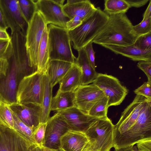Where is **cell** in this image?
I'll return each mask as SVG.
<instances>
[{"label": "cell", "mask_w": 151, "mask_h": 151, "mask_svg": "<svg viewBox=\"0 0 151 151\" xmlns=\"http://www.w3.org/2000/svg\"><path fill=\"white\" fill-rule=\"evenodd\" d=\"M63 118L70 129L85 132L98 119L85 114L76 107L56 112Z\"/></svg>", "instance_id": "obj_15"}, {"label": "cell", "mask_w": 151, "mask_h": 151, "mask_svg": "<svg viewBox=\"0 0 151 151\" xmlns=\"http://www.w3.org/2000/svg\"><path fill=\"white\" fill-rule=\"evenodd\" d=\"M96 9L88 0H68L63 6L64 12L70 19L77 16L83 21L90 17Z\"/></svg>", "instance_id": "obj_18"}, {"label": "cell", "mask_w": 151, "mask_h": 151, "mask_svg": "<svg viewBox=\"0 0 151 151\" xmlns=\"http://www.w3.org/2000/svg\"><path fill=\"white\" fill-rule=\"evenodd\" d=\"M81 151H96L92 147L89 141L86 144Z\"/></svg>", "instance_id": "obj_48"}, {"label": "cell", "mask_w": 151, "mask_h": 151, "mask_svg": "<svg viewBox=\"0 0 151 151\" xmlns=\"http://www.w3.org/2000/svg\"><path fill=\"white\" fill-rule=\"evenodd\" d=\"M33 143L14 130L0 125V151H28Z\"/></svg>", "instance_id": "obj_16"}, {"label": "cell", "mask_w": 151, "mask_h": 151, "mask_svg": "<svg viewBox=\"0 0 151 151\" xmlns=\"http://www.w3.org/2000/svg\"><path fill=\"white\" fill-rule=\"evenodd\" d=\"M150 102L151 100L142 96L136 95L133 101L122 113L119 121L114 125V142L129 129Z\"/></svg>", "instance_id": "obj_9"}, {"label": "cell", "mask_w": 151, "mask_h": 151, "mask_svg": "<svg viewBox=\"0 0 151 151\" xmlns=\"http://www.w3.org/2000/svg\"><path fill=\"white\" fill-rule=\"evenodd\" d=\"M47 28L50 60L75 63L76 58L72 50L68 31L52 24Z\"/></svg>", "instance_id": "obj_4"}, {"label": "cell", "mask_w": 151, "mask_h": 151, "mask_svg": "<svg viewBox=\"0 0 151 151\" xmlns=\"http://www.w3.org/2000/svg\"><path fill=\"white\" fill-rule=\"evenodd\" d=\"M1 100V99H0V101Z\"/></svg>", "instance_id": "obj_50"}, {"label": "cell", "mask_w": 151, "mask_h": 151, "mask_svg": "<svg viewBox=\"0 0 151 151\" xmlns=\"http://www.w3.org/2000/svg\"><path fill=\"white\" fill-rule=\"evenodd\" d=\"M18 1L21 12L28 23L37 11L35 0H18Z\"/></svg>", "instance_id": "obj_31"}, {"label": "cell", "mask_w": 151, "mask_h": 151, "mask_svg": "<svg viewBox=\"0 0 151 151\" xmlns=\"http://www.w3.org/2000/svg\"><path fill=\"white\" fill-rule=\"evenodd\" d=\"M137 95L142 96L148 100H151V83L145 82L142 85L134 91Z\"/></svg>", "instance_id": "obj_36"}, {"label": "cell", "mask_w": 151, "mask_h": 151, "mask_svg": "<svg viewBox=\"0 0 151 151\" xmlns=\"http://www.w3.org/2000/svg\"><path fill=\"white\" fill-rule=\"evenodd\" d=\"M93 43L91 42L84 48L88 59L92 66L95 69V52L92 45Z\"/></svg>", "instance_id": "obj_38"}, {"label": "cell", "mask_w": 151, "mask_h": 151, "mask_svg": "<svg viewBox=\"0 0 151 151\" xmlns=\"http://www.w3.org/2000/svg\"><path fill=\"white\" fill-rule=\"evenodd\" d=\"M10 36L6 31V29L0 28V40H9Z\"/></svg>", "instance_id": "obj_44"}, {"label": "cell", "mask_w": 151, "mask_h": 151, "mask_svg": "<svg viewBox=\"0 0 151 151\" xmlns=\"http://www.w3.org/2000/svg\"><path fill=\"white\" fill-rule=\"evenodd\" d=\"M73 64L61 60H50L46 73L52 87L59 83Z\"/></svg>", "instance_id": "obj_23"}, {"label": "cell", "mask_w": 151, "mask_h": 151, "mask_svg": "<svg viewBox=\"0 0 151 151\" xmlns=\"http://www.w3.org/2000/svg\"><path fill=\"white\" fill-rule=\"evenodd\" d=\"M101 46L111 50L115 54L127 57L133 61H151V51L142 50L134 44L127 46L109 45Z\"/></svg>", "instance_id": "obj_20"}, {"label": "cell", "mask_w": 151, "mask_h": 151, "mask_svg": "<svg viewBox=\"0 0 151 151\" xmlns=\"http://www.w3.org/2000/svg\"><path fill=\"white\" fill-rule=\"evenodd\" d=\"M149 139H151V102L129 129L114 142V147L116 149L134 146L141 140Z\"/></svg>", "instance_id": "obj_5"}, {"label": "cell", "mask_w": 151, "mask_h": 151, "mask_svg": "<svg viewBox=\"0 0 151 151\" xmlns=\"http://www.w3.org/2000/svg\"><path fill=\"white\" fill-rule=\"evenodd\" d=\"M42 151H64L60 147L56 149H51L43 147L41 148Z\"/></svg>", "instance_id": "obj_49"}, {"label": "cell", "mask_w": 151, "mask_h": 151, "mask_svg": "<svg viewBox=\"0 0 151 151\" xmlns=\"http://www.w3.org/2000/svg\"><path fill=\"white\" fill-rule=\"evenodd\" d=\"M115 151H138L136 147L134 146L115 149Z\"/></svg>", "instance_id": "obj_45"}, {"label": "cell", "mask_w": 151, "mask_h": 151, "mask_svg": "<svg viewBox=\"0 0 151 151\" xmlns=\"http://www.w3.org/2000/svg\"><path fill=\"white\" fill-rule=\"evenodd\" d=\"M37 11L48 24H52L66 29V24L70 19L63 9L64 0L35 1Z\"/></svg>", "instance_id": "obj_11"}, {"label": "cell", "mask_w": 151, "mask_h": 151, "mask_svg": "<svg viewBox=\"0 0 151 151\" xmlns=\"http://www.w3.org/2000/svg\"><path fill=\"white\" fill-rule=\"evenodd\" d=\"M81 70L75 63L59 82L58 90L61 92H74L81 85Z\"/></svg>", "instance_id": "obj_21"}, {"label": "cell", "mask_w": 151, "mask_h": 151, "mask_svg": "<svg viewBox=\"0 0 151 151\" xmlns=\"http://www.w3.org/2000/svg\"><path fill=\"white\" fill-rule=\"evenodd\" d=\"M100 88L107 98L109 107L120 105L128 93V90L119 79L112 76L98 73L92 83Z\"/></svg>", "instance_id": "obj_10"}, {"label": "cell", "mask_w": 151, "mask_h": 151, "mask_svg": "<svg viewBox=\"0 0 151 151\" xmlns=\"http://www.w3.org/2000/svg\"><path fill=\"white\" fill-rule=\"evenodd\" d=\"M46 123L43 147L54 149L60 148V138L70 129L69 127L57 112L50 117Z\"/></svg>", "instance_id": "obj_13"}, {"label": "cell", "mask_w": 151, "mask_h": 151, "mask_svg": "<svg viewBox=\"0 0 151 151\" xmlns=\"http://www.w3.org/2000/svg\"><path fill=\"white\" fill-rule=\"evenodd\" d=\"M9 106L22 121L34 130L40 124L42 113L41 105L16 103Z\"/></svg>", "instance_id": "obj_17"}, {"label": "cell", "mask_w": 151, "mask_h": 151, "mask_svg": "<svg viewBox=\"0 0 151 151\" xmlns=\"http://www.w3.org/2000/svg\"><path fill=\"white\" fill-rule=\"evenodd\" d=\"M10 36L12 49L7 59L9 67L6 76L0 80V99L9 105L16 103L17 91L21 80L37 70L29 65L25 35L19 31Z\"/></svg>", "instance_id": "obj_1"}, {"label": "cell", "mask_w": 151, "mask_h": 151, "mask_svg": "<svg viewBox=\"0 0 151 151\" xmlns=\"http://www.w3.org/2000/svg\"><path fill=\"white\" fill-rule=\"evenodd\" d=\"M75 93V106L87 114L96 102L105 96L102 91L93 83L81 85Z\"/></svg>", "instance_id": "obj_14"}, {"label": "cell", "mask_w": 151, "mask_h": 151, "mask_svg": "<svg viewBox=\"0 0 151 151\" xmlns=\"http://www.w3.org/2000/svg\"><path fill=\"white\" fill-rule=\"evenodd\" d=\"M9 67V62L5 59H0V80L6 76Z\"/></svg>", "instance_id": "obj_41"}, {"label": "cell", "mask_w": 151, "mask_h": 151, "mask_svg": "<svg viewBox=\"0 0 151 151\" xmlns=\"http://www.w3.org/2000/svg\"><path fill=\"white\" fill-rule=\"evenodd\" d=\"M75 91L61 92L58 90L55 96L52 98L51 110L57 112L75 107Z\"/></svg>", "instance_id": "obj_25"}, {"label": "cell", "mask_w": 151, "mask_h": 151, "mask_svg": "<svg viewBox=\"0 0 151 151\" xmlns=\"http://www.w3.org/2000/svg\"><path fill=\"white\" fill-rule=\"evenodd\" d=\"M133 28L134 32L140 36L151 32V17L142 20L139 24L133 26Z\"/></svg>", "instance_id": "obj_34"}, {"label": "cell", "mask_w": 151, "mask_h": 151, "mask_svg": "<svg viewBox=\"0 0 151 151\" xmlns=\"http://www.w3.org/2000/svg\"><path fill=\"white\" fill-rule=\"evenodd\" d=\"M47 125L46 123H40L35 129L33 132V138L36 144L41 148L43 147Z\"/></svg>", "instance_id": "obj_32"}, {"label": "cell", "mask_w": 151, "mask_h": 151, "mask_svg": "<svg viewBox=\"0 0 151 151\" xmlns=\"http://www.w3.org/2000/svg\"><path fill=\"white\" fill-rule=\"evenodd\" d=\"M45 73L37 70L22 79L17 91V103L41 105Z\"/></svg>", "instance_id": "obj_7"}, {"label": "cell", "mask_w": 151, "mask_h": 151, "mask_svg": "<svg viewBox=\"0 0 151 151\" xmlns=\"http://www.w3.org/2000/svg\"><path fill=\"white\" fill-rule=\"evenodd\" d=\"M114 125L108 117L99 118L85 132L92 147L96 151H110L114 147Z\"/></svg>", "instance_id": "obj_6"}, {"label": "cell", "mask_w": 151, "mask_h": 151, "mask_svg": "<svg viewBox=\"0 0 151 151\" xmlns=\"http://www.w3.org/2000/svg\"><path fill=\"white\" fill-rule=\"evenodd\" d=\"M0 28L7 29L8 28L5 22L2 12L0 9Z\"/></svg>", "instance_id": "obj_46"}, {"label": "cell", "mask_w": 151, "mask_h": 151, "mask_svg": "<svg viewBox=\"0 0 151 151\" xmlns=\"http://www.w3.org/2000/svg\"><path fill=\"white\" fill-rule=\"evenodd\" d=\"M134 44L142 50L151 51V32L139 36Z\"/></svg>", "instance_id": "obj_33"}, {"label": "cell", "mask_w": 151, "mask_h": 151, "mask_svg": "<svg viewBox=\"0 0 151 151\" xmlns=\"http://www.w3.org/2000/svg\"><path fill=\"white\" fill-rule=\"evenodd\" d=\"M104 5L103 11L109 16L126 13L130 8L126 0H106Z\"/></svg>", "instance_id": "obj_27"}, {"label": "cell", "mask_w": 151, "mask_h": 151, "mask_svg": "<svg viewBox=\"0 0 151 151\" xmlns=\"http://www.w3.org/2000/svg\"><path fill=\"white\" fill-rule=\"evenodd\" d=\"M47 26L45 29L39 47L37 70L46 73L50 60Z\"/></svg>", "instance_id": "obj_26"}, {"label": "cell", "mask_w": 151, "mask_h": 151, "mask_svg": "<svg viewBox=\"0 0 151 151\" xmlns=\"http://www.w3.org/2000/svg\"><path fill=\"white\" fill-rule=\"evenodd\" d=\"M137 66L145 73L147 77V81L151 83V61H139L137 63Z\"/></svg>", "instance_id": "obj_37"}, {"label": "cell", "mask_w": 151, "mask_h": 151, "mask_svg": "<svg viewBox=\"0 0 151 151\" xmlns=\"http://www.w3.org/2000/svg\"><path fill=\"white\" fill-rule=\"evenodd\" d=\"M0 125L14 130L13 118L9 105L0 101Z\"/></svg>", "instance_id": "obj_29"}, {"label": "cell", "mask_w": 151, "mask_h": 151, "mask_svg": "<svg viewBox=\"0 0 151 151\" xmlns=\"http://www.w3.org/2000/svg\"><path fill=\"white\" fill-rule=\"evenodd\" d=\"M129 3L130 7H140L146 4L149 0H126Z\"/></svg>", "instance_id": "obj_42"}, {"label": "cell", "mask_w": 151, "mask_h": 151, "mask_svg": "<svg viewBox=\"0 0 151 151\" xmlns=\"http://www.w3.org/2000/svg\"><path fill=\"white\" fill-rule=\"evenodd\" d=\"M109 107L108 99L105 96L94 105L89 111L88 114L97 118L107 117Z\"/></svg>", "instance_id": "obj_30"}, {"label": "cell", "mask_w": 151, "mask_h": 151, "mask_svg": "<svg viewBox=\"0 0 151 151\" xmlns=\"http://www.w3.org/2000/svg\"><path fill=\"white\" fill-rule=\"evenodd\" d=\"M47 26L43 17L37 11L28 23L25 35V46L29 65L37 69L39 47Z\"/></svg>", "instance_id": "obj_8"}, {"label": "cell", "mask_w": 151, "mask_h": 151, "mask_svg": "<svg viewBox=\"0 0 151 151\" xmlns=\"http://www.w3.org/2000/svg\"><path fill=\"white\" fill-rule=\"evenodd\" d=\"M142 20H145L151 17V0H150L147 9L143 14Z\"/></svg>", "instance_id": "obj_43"}, {"label": "cell", "mask_w": 151, "mask_h": 151, "mask_svg": "<svg viewBox=\"0 0 151 151\" xmlns=\"http://www.w3.org/2000/svg\"><path fill=\"white\" fill-rule=\"evenodd\" d=\"M12 49L11 39L9 40H0V59L7 60L9 57Z\"/></svg>", "instance_id": "obj_35"}, {"label": "cell", "mask_w": 151, "mask_h": 151, "mask_svg": "<svg viewBox=\"0 0 151 151\" xmlns=\"http://www.w3.org/2000/svg\"><path fill=\"white\" fill-rule=\"evenodd\" d=\"M11 110L13 118L14 130L28 141L36 144L33 138L34 130L24 124Z\"/></svg>", "instance_id": "obj_28"}, {"label": "cell", "mask_w": 151, "mask_h": 151, "mask_svg": "<svg viewBox=\"0 0 151 151\" xmlns=\"http://www.w3.org/2000/svg\"><path fill=\"white\" fill-rule=\"evenodd\" d=\"M88 141L85 132L70 129L61 137L60 147L64 151H81Z\"/></svg>", "instance_id": "obj_19"}, {"label": "cell", "mask_w": 151, "mask_h": 151, "mask_svg": "<svg viewBox=\"0 0 151 151\" xmlns=\"http://www.w3.org/2000/svg\"><path fill=\"white\" fill-rule=\"evenodd\" d=\"M82 22V20L80 17L75 16L67 22L66 29L68 31L73 30L81 24Z\"/></svg>", "instance_id": "obj_39"}, {"label": "cell", "mask_w": 151, "mask_h": 151, "mask_svg": "<svg viewBox=\"0 0 151 151\" xmlns=\"http://www.w3.org/2000/svg\"><path fill=\"white\" fill-rule=\"evenodd\" d=\"M138 151H151V139L142 140L137 143Z\"/></svg>", "instance_id": "obj_40"}, {"label": "cell", "mask_w": 151, "mask_h": 151, "mask_svg": "<svg viewBox=\"0 0 151 151\" xmlns=\"http://www.w3.org/2000/svg\"><path fill=\"white\" fill-rule=\"evenodd\" d=\"M0 9L11 34L21 31L26 35L28 23L21 12L18 0H0Z\"/></svg>", "instance_id": "obj_12"}, {"label": "cell", "mask_w": 151, "mask_h": 151, "mask_svg": "<svg viewBox=\"0 0 151 151\" xmlns=\"http://www.w3.org/2000/svg\"><path fill=\"white\" fill-rule=\"evenodd\" d=\"M89 17L74 29L68 31L73 48L77 51L92 41L107 23L109 16L99 7Z\"/></svg>", "instance_id": "obj_3"}, {"label": "cell", "mask_w": 151, "mask_h": 151, "mask_svg": "<svg viewBox=\"0 0 151 151\" xmlns=\"http://www.w3.org/2000/svg\"><path fill=\"white\" fill-rule=\"evenodd\" d=\"M133 26L125 13L109 15L107 23L92 42L101 45H133L140 36L133 30Z\"/></svg>", "instance_id": "obj_2"}, {"label": "cell", "mask_w": 151, "mask_h": 151, "mask_svg": "<svg viewBox=\"0 0 151 151\" xmlns=\"http://www.w3.org/2000/svg\"><path fill=\"white\" fill-rule=\"evenodd\" d=\"M78 57L75 63L79 66L82 74L81 85L92 83L96 79L98 73L90 63L84 48L78 51Z\"/></svg>", "instance_id": "obj_22"}, {"label": "cell", "mask_w": 151, "mask_h": 151, "mask_svg": "<svg viewBox=\"0 0 151 151\" xmlns=\"http://www.w3.org/2000/svg\"><path fill=\"white\" fill-rule=\"evenodd\" d=\"M28 151H42L41 148L35 144H32L29 146Z\"/></svg>", "instance_id": "obj_47"}, {"label": "cell", "mask_w": 151, "mask_h": 151, "mask_svg": "<svg viewBox=\"0 0 151 151\" xmlns=\"http://www.w3.org/2000/svg\"><path fill=\"white\" fill-rule=\"evenodd\" d=\"M52 87L45 73L43 78V87L41 104L42 113L40 123H45L50 118L52 96Z\"/></svg>", "instance_id": "obj_24"}]
</instances>
